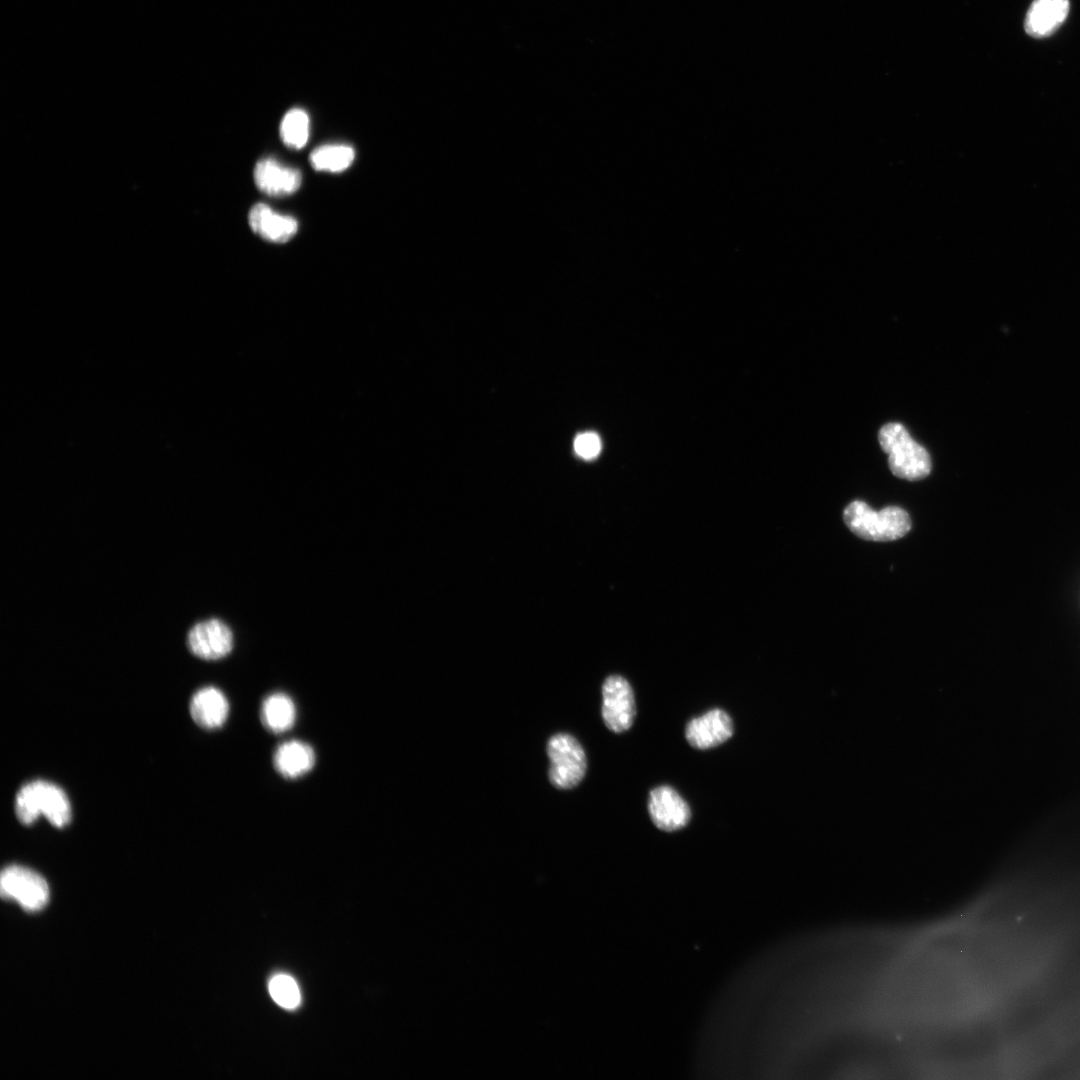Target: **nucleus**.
<instances>
[{
  "instance_id": "f257e3e1",
  "label": "nucleus",
  "mask_w": 1080,
  "mask_h": 1080,
  "mask_svg": "<svg viewBox=\"0 0 1080 1080\" xmlns=\"http://www.w3.org/2000/svg\"><path fill=\"white\" fill-rule=\"evenodd\" d=\"M848 529L867 541L887 542L905 536L911 529L908 513L897 506L875 511L867 503L855 500L843 512Z\"/></svg>"
},
{
  "instance_id": "f03ea898",
  "label": "nucleus",
  "mask_w": 1080,
  "mask_h": 1080,
  "mask_svg": "<svg viewBox=\"0 0 1080 1080\" xmlns=\"http://www.w3.org/2000/svg\"><path fill=\"white\" fill-rule=\"evenodd\" d=\"M19 821L32 824L43 815L53 826L62 828L71 818V805L65 792L56 784L35 780L23 785L15 799Z\"/></svg>"
},
{
  "instance_id": "7ed1b4c3",
  "label": "nucleus",
  "mask_w": 1080,
  "mask_h": 1080,
  "mask_svg": "<svg viewBox=\"0 0 1080 1080\" xmlns=\"http://www.w3.org/2000/svg\"><path fill=\"white\" fill-rule=\"evenodd\" d=\"M878 440L888 454V465L895 476L914 481L929 475L931 460L928 452L911 438L902 424H885L879 431Z\"/></svg>"
},
{
  "instance_id": "20e7f679",
  "label": "nucleus",
  "mask_w": 1080,
  "mask_h": 1080,
  "mask_svg": "<svg viewBox=\"0 0 1080 1080\" xmlns=\"http://www.w3.org/2000/svg\"><path fill=\"white\" fill-rule=\"evenodd\" d=\"M550 766L548 778L557 789L576 787L584 778L587 759L579 741L568 733L552 735L546 746Z\"/></svg>"
},
{
  "instance_id": "39448f33",
  "label": "nucleus",
  "mask_w": 1080,
  "mask_h": 1080,
  "mask_svg": "<svg viewBox=\"0 0 1080 1080\" xmlns=\"http://www.w3.org/2000/svg\"><path fill=\"white\" fill-rule=\"evenodd\" d=\"M0 889L4 898L16 900L27 911L41 910L49 900L45 879L35 871L20 865L3 869Z\"/></svg>"
},
{
  "instance_id": "423d86ee",
  "label": "nucleus",
  "mask_w": 1080,
  "mask_h": 1080,
  "mask_svg": "<svg viewBox=\"0 0 1080 1080\" xmlns=\"http://www.w3.org/2000/svg\"><path fill=\"white\" fill-rule=\"evenodd\" d=\"M602 700V718L606 727L615 733L628 730L636 714L634 693L628 681L619 675L606 678Z\"/></svg>"
},
{
  "instance_id": "0eeeda50",
  "label": "nucleus",
  "mask_w": 1080,
  "mask_h": 1080,
  "mask_svg": "<svg viewBox=\"0 0 1080 1080\" xmlns=\"http://www.w3.org/2000/svg\"><path fill=\"white\" fill-rule=\"evenodd\" d=\"M187 642L195 656L217 660L231 652L233 635L224 622L213 618L194 625L188 633Z\"/></svg>"
},
{
  "instance_id": "6e6552de",
  "label": "nucleus",
  "mask_w": 1080,
  "mask_h": 1080,
  "mask_svg": "<svg viewBox=\"0 0 1080 1080\" xmlns=\"http://www.w3.org/2000/svg\"><path fill=\"white\" fill-rule=\"evenodd\" d=\"M648 811L654 825L667 832L685 827L691 817L689 805L670 786H659L651 790Z\"/></svg>"
},
{
  "instance_id": "1a4fd4ad",
  "label": "nucleus",
  "mask_w": 1080,
  "mask_h": 1080,
  "mask_svg": "<svg viewBox=\"0 0 1080 1080\" xmlns=\"http://www.w3.org/2000/svg\"><path fill=\"white\" fill-rule=\"evenodd\" d=\"M733 731L731 717L721 709H712L692 719L687 724L685 736L692 747L704 750L724 743L732 736Z\"/></svg>"
},
{
  "instance_id": "9d476101",
  "label": "nucleus",
  "mask_w": 1080,
  "mask_h": 1080,
  "mask_svg": "<svg viewBox=\"0 0 1080 1080\" xmlns=\"http://www.w3.org/2000/svg\"><path fill=\"white\" fill-rule=\"evenodd\" d=\"M257 188L269 196L282 197L295 193L302 181L301 172L279 163L272 157L260 159L254 169Z\"/></svg>"
},
{
  "instance_id": "9b49d317",
  "label": "nucleus",
  "mask_w": 1080,
  "mask_h": 1080,
  "mask_svg": "<svg viewBox=\"0 0 1080 1080\" xmlns=\"http://www.w3.org/2000/svg\"><path fill=\"white\" fill-rule=\"evenodd\" d=\"M248 221L255 234L274 243L289 241L298 230L296 219L277 213L264 203H257L251 208Z\"/></svg>"
},
{
  "instance_id": "f8f14e48",
  "label": "nucleus",
  "mask_w": 1080,
  "mask_h": 1080,
  "mask_svg": "<svg viewBox=\"0 0 1080 1080\" xmlns=\"http://www.w3.org/2000/svg\"><path fill=\"white\" fill-rule=\"evenodd\" d=\"M1069 8V0H1034L1024 21L1026 33L1037 39L1052 35L1067 18Z\"/></svg>"
},
{
  "instance_id": "ddd939ff",
  "label": "nucleus",
  "mask_w": 1080,
  "mask_h": 1080,
  "mask_svg": "<svg viewBox=\"0 0 1080 1080\" xmlns=\"http://www.w3.org/2000/svg\"><path fill=\"white\" fill-rule=\"evenodd\" d=\"M190 714L194 722L206 729L221 727L229 714V703L224 693L216 687L199 689L190 702Z\"/></svg>"
},
{
  "instance_id": "4468645a",
  "label": "nucleus",
  "mask_w": 1080,
  "mask_h": 1080,
  "mask_svg": "<svg viewBox=\"0 0 1080 1080\" xmlns=\"http://www.w3.org/2000/svg\"><path fill=\"white\" fill-rule=\"evenodd\" d=\"M316 758L313 748L300 740L281 743L273 755V765L284 778L297 779L314 767Z\"/></svg>"
},
{
  "instance_id": "2eb2a0df",
  "label": "nucleus",
  "mask_w": 1080,
  "mask_h": 1080,
  "mask_svg": "<svg viewBox=\"0 0 1080 1080\" xmlns=\"http://www.w3.org/2000/svg\"><path fill=\"white\" fill-rule=\"evenodd\" d=\"M296 715L294 701L283 692L272 693L262 702L261 722L272 733L280 734L290 730L295 724Z\"/></svg>"
},
{
  "instance_id": "dca6fc26",
  "label": "nucleus",
  "mask_w": 1080,
  "mask_h": 1080,
  "mask_svg": "<svg viewBox=\"0 0 1080 1080\" xmlns=\"http://www.w3.org/2000/svg\"><path fill=\"white\" fill-rule=\"evenodd\" d=\"M355 151L345 144H326L315 148L309 156L312 167L317 171L339 173L353 162Z\"/></svg>"
},
{
  "instance_id": "f3484780",
  "label": "nucleus",
  "mask_w": 1080,
  "mask_h": 1080,
  "mask_svg": "<svg viewBox=\"0 0 1080 1080\" xmlns=\"http://www.w3.org/2000/svg\"><path fill=\"white\" fill-rule=\"evenodd\" d=\"M280 136L283 143L291 149L303 148L309 138V117L300 108L289 110L280 124Z\"/></svg>"
},
{
  "instance_id": "a211bd4d",
  "label": "nucleus",
  "mask_w": 1080,
  "mask_h": 1080,
  "mask_svg": "<svg viewBox=\"0 0 1080 1080\" xmlns=\"http://www.w3.org/2000/svg\"><path fill=\"white\" fill-rule=\"evenodd\" d=\"M273 1000L283 1008L293 1009L300 1002V992L295 980L288 975H276L269 984Z\"/></svg>"
},
{
  "instance_id": "6ab92c4d",
  "label": "nucleus",
  "mask_w": 1080,
  "mask_h": 1080,
  "mask_svg": "<svg viewBox=\"0 0 1080 1080\" xmlns=\"http://www.w3.org/2000/svg\"><path fill=\"white\" fill-rule=\"evenodd\" d=\"M574 450L578 456L586 460L597 457L601 451L599 436L593 432L579 434L574 440Z\"/></svg>"
}]
</instances>
